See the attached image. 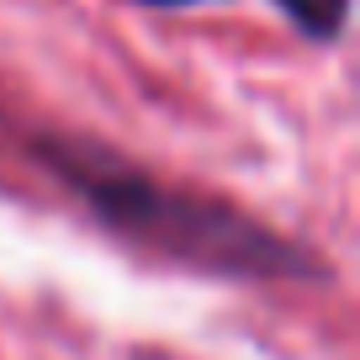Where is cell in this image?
<instances>
[{"mask_svg": "<svg viewBox=\"0 0 360 360\" xmlns=\"http://www.w3.org/2000/svg\"><path fill=\"white\" fill-rule=\"evenodd\" d=\"M90 196H96L101 212L117 217L122 228L175 238V249H186V255H196V259L212 255V259H223V265H238V270L276 265V259H281L276 238L255 233V228H244L238 217L212 212V207H191V202H180V196H159L154 186H143V180H127V186L101 180V186H90Z\"/></svg>", "mask_w": 360, "mask_h": 360, "instance_id": "cell-1", "label": "cell"}, {"mask_svg": "<svg viewBox=\"0 0 360 360\" xmlns=\"http://www.w3.org/2000/svg\"><path fill=\"white\" fill-rule=\"evenodd\" d=\"M281 6L307 27V32H334L339 16H345V0H281Z\"/></svg>", "mask_w": 360, "mask_h": 360, "instance_id": "cell-2", "label": "cell"}, {"mask_svg": "<svg viewBox=\"0 0 360 360\" xmlns=\"http://www.w3.org/2000/svg\"><path fill=\"white\" fill-rule=\"evenodd\" d=\"M159 6H186V0H159Z\"/></svg>", "mask_w": 360, "mask_h": 360, "instance_id": "cell-3", "label": "cell"}]
</instances>
